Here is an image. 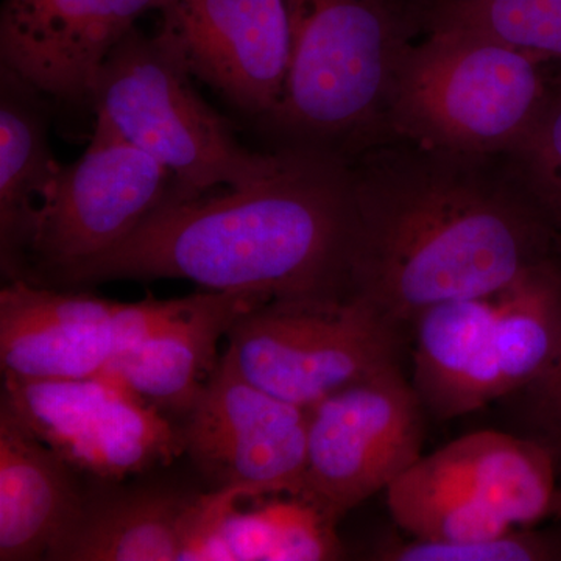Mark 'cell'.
<instances>
[{
    "label": "cell",
    "mask_w": 561,
    "mask_h": 561,
    "mask_svg": "<svg viewBox=\"0 0 561 561\" xmlns=\"http://www.w3.org/2000/svg\"><path fill=\"white\" fill-rule=\"evenodd\" d=\"M164 0H3L0 61L41 94L91 103L106 58Z\"/></svg>",
    "instance_id": "obj_14"
},
{
    "label": "cell",
    "mask_w": 561,
    "mask_h": 561,
    "mask_svg": "<svg viewBox=\"0 0 561 561\" xmlns=\"http://www.w3.org/2000/svg\"><path fill=\"white\" fill-rule=\"evenodd\" d=\"M198 501L201 494L172 486L87 496L79 518L47 560H181Z\"/></svg>",
    "instance_id": "obj_20"
},
{
    "label": "cell",
    "mask_w": 561,
    "mask_h": 561,
    "mask_svg": "<svg viewBox=\"0 0 561 561\" xmlns=\"http://www.w3.org/2000/svg\"><path fill=\"white\" fill-rule=\"evenodd\" d=\"M272 298L256 291L206 290L147 337L122 351L103 375L165 415L186 419L219 364V342L234 321Z\"/></svg>",
    "instance_id": "obj_16"
},
{
    "label": "cell",
    "mask_w": 561,
    "mask_h": 561,
    "mask_svg": "<svg viewBox=\"0 0 561 561\" xmlns=\"http://www.w3.org/2000/svg\"><path fill=\"white\" fill-rule=\"evenodd\" d=\"M494 359L500 398L526 389L561 343V253L494 295Z\"/></svg>",
    "instance_id": "obj_21"
},
{
    "label": "cell",
    "mask_w": 561,
    "mask_h": 561,
    "mask_svg": "<svg viewBox=\"0 0 561 561\" xmlns=\"http://www.w3.org/2000/svg\"><path fill=\"white\" fill-rule=\"evenodd\" d=\"M290 66L260 124L278 147L353 161L391 140L387 110L405 54L426 35L434 0H286Z\"/></svg>",
    "instance_id": "obj_3"
},
{
    "label": "cell",
    "mask_w": 561,
    "mask_h": 561,
    "mask_svg": "<svg viewBox=\"0 0 561 561\" xmlns=\"http://www.w3.org/2000/svg\"><path fill=\"white\" fill-rule=\"evenodd\" d=\"M434 28L481 33L561 62V0H434Z\"/></svg>",
    "instance_id": "obj_22"
},
{
    "label": "cell",
    "mask_w": 561,
    "mask_h": 561,
    "mask_svg": "<svg viewBox=\"0 0 561 561\" xmlns=\"http://www.w3.org/2000/svg\"><path fill=\"white\" fill-rule=\"evenodd\" d=\"M351 171L350 295L397 327L440 302L494 297L561 253L502 157L391 139Z\"/></svg>",
    "instance_id": "obj_1"
},
{
    "label": "cell",
    "mask_w": 561,
    "mask_h": 561,
    "mask_svg": "<svg viewBox=\"0 0 561 561\" xmlns=\"http://www.w3.org/2000/svg\"><path fill=\"white\" fill-rule=\"evenodd\" d=\"M0 405L73 471L101 481L164 467L184 454L183 427L103 373L51 381L3 378Z\"/></svg>",
    "instance_id": "obj_9"
},
{
    "label": "cell",
    "mask_w": 561,
    "mask_h": 561,
    "mask_svg": "<svg viewBox=\"0 0 561 561\" xmlns=\"http://www.w3.org/2000/svg\"><path fill=\"white\" fill-rule=\"evenodd\" d=\"M494 320L496 300L483 297L440 302L412 321V386L435 419H459L500 398Z\"/></svg>",
    "instance_id": "obj_17"
},
{
    "label": "cell",
    "mask_w": 561,
    "mask_h": 561,
    "mask_svg": "<svg viewBox=\"0 0 561 561\" xmlns=\"http://www.w3.org/2000/svg\"><path fill=\"white\" fill-rule=\"evenodd\" d=\"M519 391H524L527 421L534 430L530 438L561 460V343L548 368Z\"/></svg>",
    "instance_id": "obj_25"
},
{
    "label": "cell",
    "mask_w": 561,
    "mask_h": 561,
    "mask_svg": "<svg viewBox=\"0 0 561 561\" xmlns=\"http://www.w3.org/2000/svg\"><path fill=\"white\" fill-rule=\"evenodd\" d=\"M423 440L419 393L390 365L311 409L302 493L341 519L416 463Z\"/></svg>",
    "instance_id": "obj_10"
},
{
    "label": "cell",
    "mask_w": 561,
    "mask_h": 561,
    "mask_svg": "<svg viewBox=\"0 0 561 561\" xmlns=\"http://www.w3.org/2000/svg\"><path fill=\"white\" fill-rule=\"evenodd\" d=\"M179 44L133 28L111 51L95 81L91 106L131 146L172 173L171 195L194 198L242 190L278 171L284 149L257 153L203 101Z\"/></svg>",
    "instance_id": "obj_5"
},
{
    "label": "cell",
    "mask_w": 561,
    "mask_h": 561,
    "mask_svg": "<svg viewBox=\"0 0 561 561\" xmlns=\"http://www.w3.org/2000/svg\"><path fill=\"white\" fill-rule=\"evenodd\" d=\"M337 522L305 493L216 489L201 494L181 561L337 560Z\"/></svg>",
    "instance_id": "obj_15"
},
{
    "label": "cell",
    "mask_w": 561,
    "mask_h": 561,
    "mask_svg": "<svg viewBox=\"0 0 561 561\" xmlns=\"http://www.w3.org/2000/svg\"><path fill=\"white\" fill-rule=\"evenodd\" d=\"M160 13L195 79L260 122L271 116L289 76L286 0H164Z\"/></svg>",
    "instance_id": "obj_13"
},
{
    "label": "cell",
    "mask_w": 561,
    "mask_h": 561,
    "mask_svg": "<svg viewBox=\"0 0 561 561\" xmlns=\"http://www.w3.org/2000/svg\"><path fill=\"white\" fill-rule=\"evenodd\" d=\"M386 496L394 524L413 540L501 537L556 511L557 459L535 438L472 432L421 456Z\"/></svg>",
    "instance_id": "obj_6"
},
{
    "label": "cell",
    "mask_w": 561,
    "mask_h": 561,
    "mask_svg": "<svg viewBox=\"0 0 561 561\" xmlns=\"http://www.w3.org/2000/svg\"><path fill=\"white\" fill-rule=\"evenodd\" d=\"M173 183L160 161L95 116L90 146L61 165L47 192L22 280L47 286L119 245L168 198Z\"/></svg>",
    "instance_id": "obj_8"
},
{
    "label": "cell",
    "mask_w": 561,
    "mask_h": 561,
    "mask_svg": "<svg viewBox=\"0 0 561 561\" xmlns=\"http://www.w3.org/2000/svg\"><path fill=\"white\" fill-rule=\"evenodd\" d=\"M515 183L542 219L561 236V83L552 80L548 101L530 130L502 154Z\"/></svg>",
    "instance_id": "obj_23"
},
{
    "label": "cell",
    "mask_w": 561,
    "mask_h": 561,
    "mask_svg": "<svg viewBox=\"0 0 561 561\" xmlns=\"http://www.w3.org/2000/svg\"><path fill=\"white\" fill-rule=\"evenodd\" d=\"M553 512H559L561 515V489H559V496H557L556 511Z\"/></svg>",
    "instance_id": "obj_26"
},
{
    "label": "cell",
    "mask_w": 561,
    "mask_h": 561,
    "mask_svg": "<svg viewBox=\"0 0 561 561\" xmlns=\"http://www.w3.org/2000/svg\"><path fill=\"white\" fill-rule=\"evenodd\" d=\"M278 171L242 190L168 198L119 245L50 279L80 289L111 280H191L272 298L350 297L351 162L283 147Z\"/></svg>",
    "instance_id": "obj_2"
},
{
    "label": "cell",
    "mask_w": 561,
    "mask_h": 561,
    "mask_svg": "<svg viewBox=\"0 0 561 561\" xmlns=\"http://www.w3.org/2000/svg\"><path fill=\"white\" fill-rule=\"evenodd\" d=\"M73 472L0 405V561L47 560L87 500Z\"/></svg>",
    "instance_id": "obj_18"
},
{
    "label": "cell",
    "mask_w": 561,
    "mask_h": 561,
    "mask_svg": "<svg viewBox=\"0 0 561 561\" xmlns=\"http://www.w3.org/2000/svg\"><path fill=\"white\" fill-rule=\"evenodd\" d=\"M191 297L121 302L9 280L0 290L2 378L51 381L99 375L117 354L183 311Z\"/></svg>",
    "instance_id": "obj_11"
},
{
    "label": "cell",
    "mask_w": 561,
    "mask_h": 561,
    "mask_svg": "<svg viewBox=\"0 0 561 561\" xmlns=\"http://www.w3.org/2000/svg\"><path fill=\"white\" fill-rule=\"evenodd\" d=\"M401 331L351 295L275 298L234 321L225 353L254 386L311 411L398 364Z\"/></svg>",
    "instance_id": "obj_7"
},
{
    "label": "cell",
    "mask_w": 561,
    "mask_h": 561,
    "mask_svg": "<svg viewBox=\"0 0 561 561\" xmlns=\"http://www.w3.org/2000/svg\"><path fill=\"white\" fill-rule=\"evenodd\" d=\"M546 58L481 33L434 28L405 54L391 88V139L502 157L530 130L552 81Z\"/></svg>",
    "instance_id": "obj_4"
},
{
    "label": "cell",
    "mask_w": 561,
    "mask_h": 561,
    "mask_svg": "<svg viewBox=\"0 0 561 561\" xmlns=\"http://www.w3.org/2000/svg\"><path fill=\"white\" fill-rule=\"evenodd\" d=\"M389 561H542L561 559V551L541 535L515 529L485 540L445 542L411 540L390 542L376 551Z\"/></svg>",
    "instance_id": "obj_24"
},
{
    "label": "cell",
    "mask_w": 561,
    "mask_h": 561,
    "mask_svg": "<svg viewBox=\"0 0 561 561\" xmlns=\"http://www.w3.org/2000/svg\"><path fill=\"white\" fill-rule=\"evenodd\" d=\"M557 80H559V81H560V83H561V73H560V76H559V77H557Z\"/></svg>",
    "instance_id": "obj_27"
},
{
    "label": "cell",
    "mask_w": 561,
    "mask_h": 561,
    "mask_svg": "<svg viewBox=\"0 0 561 561\" xmlns=\"http://www.w3.org/2000/svg\"><path fill=\"white\" fill-rule=\"evenodd\" d=\"M60 169L47 139L44 95L0 68V267L7 283L27 275L39 213Z\"/></svg>",
    "instance_id": "obj_19"
},
{
    "label": "cell",
    "mask_w": 561,
    "mask_h": 561,
    "mask_svg": "<svg viewBox=\"0 0 561 561\" xmlns=\"http://www.w3.org/2000/svg\"><path fill=\"white\" fill-rule=\"evenodd\" d=\"M309 415L254 386L224 353L184 419V453L216 489L302 493Z\"/></svg>",
    "instance_id": "obj_12"
}]
</instances>
